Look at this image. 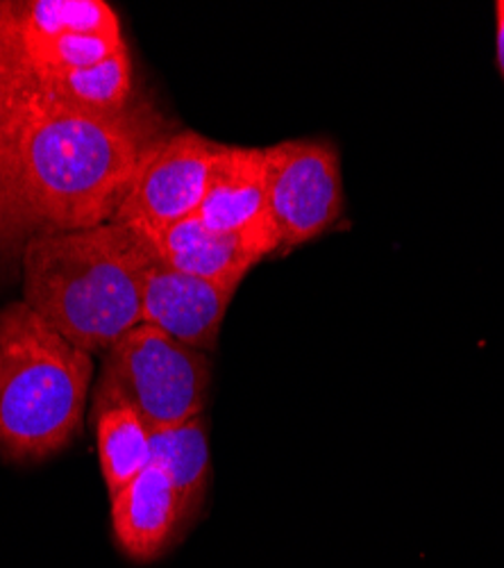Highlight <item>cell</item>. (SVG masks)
Returning a JSON list of instances; mask_svg holds the SVG:
<instances>
[{
    "instance_id": "obj_6",
    "label": "cell",
    "mask_w": 504,
    "mask_h": 568,
    "mask_svg": "<svg viewBox=\"0 0 504 568\" xmlns=\"http://www.w3.org/2000/svg\"><path fill=\"white\" fill-rule=\"evenodd\" d=\"M218 153L220 144L196 132L162 136L136 171L112 223L155 234L196 216Z\"/></svg>"
},
{
    "instance_id": "obj_12",
    "label": "cell",
    "mask_w": 504,
    "mask_h": 568,
    "mask_svg": "<svg viewBox=\"0 0 504 568\" xmlns=\"http://www.w3.org/2000/svg\"><path fill=\"white\" fill-rule=\"evenodd\" d=\"M91 416L96 425L103 480L112 498L153 462V430L134 409L121 405L99 409Z\"/></svg>"
},
{
    "instance_id": "obj_8",
    "label": "cell",
    "mask_w": 504,
    "mask_h": 568,
    "mask_svg": "<svg viewBox=\"0 0 504 568\" xmlns=\"http://www.w3.org/2000/svg\"><path fill=\"white\" fill-rule=\"evenodd\" d=\"M146 240L155 257L166 266L225 284H241L257 262L280 246L278 236L270 232H214L198 216L146 234Z\"/></svg>"
},
{
    "instance_id": "obj_11",
    "label": "cell",
    "mask_w": 504,
    "mask_h": 568,
    "mask_svg": "<svg viewBox=\"0 0 504 568\" xmlns=\"http://www.w3.org/2000/svg\"><path fill=\"white\" fill-rule=\"evenodd\" d=\"M45 99L89 114H121L132 93V60L127 45L101 64L32 75Z\"/></svg>"
},
{
    "instance_id": "obj_10",
    "label": "cell",
    "mask_w": 504,
    "mask_h": 568,
    "mask_svg": "<svg viewBox=\"0 0 504 568\" xmlns=\"http://www.w3.org/2000/svg\"><path fill=\"white\" fill-rule=\"evenodd\" d=\"M196 216L214 232H270L278 236L268 212L266 151L220 146Z\"/></svg>"
},
{
    "instance_id": "obj_3",
    "label": "cell",
    "mask_w": 504,
    "mask_h": 568,
    "mask_svg": "<svg viewBox=\"0 0 504 568\" xmlns=\"http://www.w3.org/2000/svg\"><path fill=\"white\" fill-rule=\"evenodd\" d=\"M94 357L23 301L0 310V457L41 462L80 435Z\"/></svg>"
},
{
    "instance_id": "obj_9",
    "label": "cell",
    "mask_w": 504,
    "mask_h": 568,
    "mask_svg": "<svg viewBox=\"0 0 504 568\" xmlns=\"http://www.w3.org/2000/svg\"><path fill=\"white\" fill-rule=\"evenodd\" d=\"M189 518L168 473L151 462L112 496V530L119 548L134 561L160 557Z\"/></svg>"
},
{
    "instance_id": "obj_13",
    "label": "cell",
    "mask_w": 504,
    "mask_h": 568,
    "mask_svg": "<svg viewBox=\"0 0 504 568\" xmlns=\"http://www.w3.org/2000/svg\"><path fill=\"white\" fill-rule=\"evenodd\" d=\"M151 446L153 462L168 473V478L182 496V503L187 507V514L192 516L205 496L212 473L203 416L175 425V428L153 430Z\"/></svg>"
},
{
    "instance_id": "obj_5",
    "label": "cell",
    "mask_w": 504,
    "mask_h": 568,
    "mask_svg": "<svg viewBox=\"0 0 504 568\" xmlns=\"http://www.w3.org/2000/svg\"><path fill=\"white\" fill-rule=\"evenodd\" d=\"M266 151L268 212L289 253L323 232L343 212L341 162L337 149L323 139H294Z\"/></svg>"
},
{
    "instance_id": "obj_14",
    "label": "cell",
    "mask_w": 504,
    "mask_h": 568,
    "mask_svg": "<svg viewBox=\"0 0 504 568\" xmlns=\"http://www.w3.org/2000/svg\"><path fill=\"white\" fill-rule=\"evenodd\" d=\"M21 39L62 34L123 37L116 12L103 0H32L17 3Z\"/></svg>"
},
{
    "instance_id": "obj_18",
    "label": "cell",
    "mask_w": 504,
    "mask_h": 568,
    "mask_svg": "<svg viewBox=\"0 0 504 568\" xmlns=\"http://www.w3.org/2000/svg\"><path fill=\"white\" fill-rule=\"evenodd\" d=\"M495 17H497V67L504 75V10L495 6Z\"/></svg>"
},
{
    "instance_id": "obj_19",
    "label": "cell",
    "mask_w": 504,
    "mask_h": 568,
    "mask_svg": "<svg viewBox=\"0 0 504 568\" xmlns=\"http://www.w3.org/2000/svg\"><path fill=\"white\" fill-rule=\"evenodd\" d=\"M497 6H500V8H502V10H504V0H502V3H497Z\"/></svg>"
},
{
    "instance_id": "obj_17",
    "label": "cell",
    "mask_w": 504,
    "mask_h": 568,
    "mask_svg": "<svg viewBox=\"0 0 504 568\" xmlns=\"http://www.w3.org/2000/svg\"><path fill=\"white\" fill-rule=\"evenodd\" d=\"M14 37H19L17 3H0V41H10Z\"/></svg>"
},
{
    "instance_id": "obj_7",
    "label": "cell",
    "mask_w": 504,
    "mask_h": 568,
    "mask_svg": "<svg viewBox=\"0 0 504 568\" xmlns=\"http://www.w3.org/2000/svg\"><path fill=\"white\" fill-rule=\"evenodd\" d=\"M237 290L239 284L179 273L153 253L144 275V323L160 327L179 344L212 353Z\"/></svg>"
},
{
    "instance_id": "obj_15",
    "label": "cell",
    "mask_w": 504,
    "mask_h": 568,
    "mask_svg": "<svg viewBox=\"0 0 504 568\" xmlns=\"http://www.w3.org/2000/svg\"><path fill=\"white\" fill-rule=\"evenodd\" d=\"M21 43L32 75L94 67L127 45L123 37L105 34H62L53 39H21Z\"/></svg>"
},
{
    "instance_id": "obj_4",
    "label": "cell",
    "mask_w": 504,
    "mask_h": 568,
    "mask_svg": "<svg viewBox=\"0 0 504 568\" xmlns=\"http://www.w3.org/2000/svg\"><path fill=\"white\" fill-rule=\"evenodd\" d=\"M212 385L207 353L140 323L105 355L91 394V414L130 407L151 430H166L203 416Z\"/></svg>"
},
{
    "instance_id": "obj_16",
    "label": "cell",
    "mask_w": 504,
    "mask_h": 568,
    "mask_svg": "<svg viewBox=\"0 0 504 568\" xmlns=\"http://www.w3.org/2000/svg\"><path fill=\"white\" fill-rule=\"evenodd\" d=\"M32 87L34 78L28 69L19 32L10 41H0V134L8 130Z\"/></svg>"
},
{
    "instance_id": "obj_1",
    "label": "cell",
    "mask_w": 504,
    "mask_h": 568,
    "mask_svg": "<svg viewBox=\"0 0 504 568\" xmlns=\"http://www.w3.org/2000/svg\"><path fill=\"white\" fill-rule=\"evenodd\" d=\"M160 128L153 114H89L32 87L0 134V225L34 234L112 223Z\"/></svg>"
},
{
    "instance_id": "obj_2",
    "label": "cell",
    "mask_w": 504,
    "mask_h": 568,
    "mask_svg": "<svg viewBox=\"0 0 504 568\" xmlns=\"http://www.w3.org/2000/svg\"><path fill=\"white\" fill-rule=\"evenodd\" d=\"M151 260L146 234L119 223L32 234L23 251V303L71 344L103 357L144 323Z\"/></svg>"
}]
</instances>
